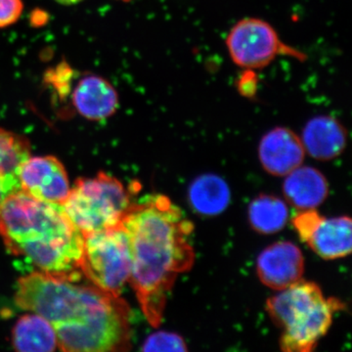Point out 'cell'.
<instances>
[{"mask_svg":"<svg viewBox=\"0 0 352 352\" xmlns=\"http://www.w3.org/2000/svg\"><path fill=\"white\" fill-rule=\"evenodd\" d=\"M31 157V144L24 136L0 127V175L14 193L22 191L21 166Z\"/></svg>","mask_w":352,"mask_h":352,"instance_id":"17","label":"cell"},{"mask_svg":"<svg viewBox=\"0 0 352 352\" xmlns=\"http://www.w3.org/2000/svg\"><path fill=\"white\" fill-rule=\"evenodd\" d=\"M142 351L182 352L188 351V347L182 336L177 333L156 332L146 339Z\"/></svg>","mask_w":352,"mask_h":352,"instance_id":"19","label":"cell"},{"mask_svg":"<svg viewBox=\"0 0 352 352\" xmlns=\"http://www.w3.org/2000/svg\"><path fill=\"white\" fill-rule=\"evenodd\" d=\"M300 139L305 153L310 157L329 161L344 151L347 133L339 120L331 116H318L308 120Z\"/></svg>","mask_w":352,"mask_h":352,"instance_id":"13","label":"cell"},{"mask_svg":"<svg viewBox=\"0 0 352 352\" xmlns=\"http://www.w3.org/2000/svg\"><path fill=\"white\" fill-rule=\"evenodd\" d=\"M12 344L17 351L50 352L58 347L56 333L41 315L25 314L14 326Z\"/></svg>","mask_w":352,"mask_h":352,"instance_id":"16","label":"cell"},{"mask_svg":"<svg viewBox=\"0 0 352 352\" xmlns=\"http://www.w3.org/2000/svg\"><path fill=\"white\" fill-rule=\"evenodd\" d=\"M119 1L129 2L131 1V0H119Z\"/></svg>","mask_w":352,"mask_h":352,"instance_id":"24","label":"cell"},{"mask_svg":"<svg viewBox=\"0 0 352 352\" xmlns=\"http://www.w3.org/2000/svg\"><path fill=\"white\" fill-rule=\"evenodd\" d=\"M248 217L256 232L271 235L286 226L289 220L288 206L276 196L263 194L250 204Z\"/></svg>","mask_w":352,"mask_h":352,"instance_id":"18","label":"cell"},{"mask_svg":"<svg viewBox=\"0 0 352 352\" xmlns=\"http://www.w3.org/2000/svg\"><path fill=\"white\" fill-rule=\"evenodd\" d=\"M21 190L36 200L62 206L69 193L63 164L53 156L30 157L19 171Z\"/></svg>","mask_w":352,"mask_h":352,"instance_id":"9","label":"cell"},{"mask_svg":"<svg viewBox=\"0 0 352 352\" xmlns=\"http://www.w3.org/2000/svg\"><path fill=\"white\" fill-rule=\"evenodd\" d=\"M285 198L296 210H315L327 199L329 184L323 173L311 166H298L286 175Z\"/></svg>","mask_w":352,"mask_h":352,"instance_id":"14","label":"cell"},{"mask_svg":"<svg viewBox=\"0 0 352 352\" xmlns=\"http://www.w3.org/2000/svg\"><path fill=\"white\" fill-rule=\"evenodd\" d=\"M120 226L129 244V283L146 319L157 327L176 278L195 261L193 224L168 197L152 195L133 201Z\"/></svg>","mask_w":352,"mask_h":352,"instance_id":"2","label":"cell"},{"mask_svg":"<svg viewBox=\"0 0 352 352\" xmlns=\"http://www.w3.org/2000/svg\"><path fill=\"white\" fill-rule=\"evenodd\" d=\"M237 90L242 96L252 98L258 94V74L252 69H245L241 74L236 83Z\"/></svg>","mask_w":352,"mask_h":352,"instance_id":"21","label":"cell"},{"mask_svg":"<svg viewBox=\"0 0 352 352\" xmlns=\"http://www.w3.org/2000/svg\"><path fill=\"white\" fill-rule=\"evenodd\" d=\"M80 271L97 288L120 296L131 277V258L122 226L82 234Z\"/></svg>","mask_w":352,"mask_h":352,"instance_id":"6","label":"cell"},{"mask_svg":"<svg viewBox=\"0 0 352 352\" xmlns=\"http://www.w3.org/2000/svg\"><path fill=\"white\" fill-rule=\"evenodd\" d=\"M0 236L7 250L50 274L80 277L83 235L63 207L25 192L0 203Z\"/></svg>","mask_w":352,"mask_h":352,"instance_id":"3","label":"cell"},{"mask_svg":"<svg viewBox=\"0 0 352 352\" xmlns=\"http://www.w3.org/2000/svg\"><path fill=\"white\" fill-rule=\"evenodd\" d=\"M58 3L62 4V6H76V4L80 3L83 0H55Z\"/></svg>","mask_w":352,"mask_h":352,"instance_id":"23","label":"cell"},{"mask_svg":"<svg viewBox=\"0 0 352 352\" xmlns=\"http://www.w3.org/2000/svg\"><path fill=\"white\" fill-rule=\"evenodd\" d=\"M227 50L234 63L245 69L268 66L279 55L305 61V53L287 45L274 28L258 18H245L236 23L226 38Z\"/></svg>","mask_w":352,"mask_h":352,"instance_id":"7","label":"cell"},{"mask_svg":"<svg viewBox=\"0 0 352 352\" xmlns=\"http://www.w3.org/2000/svg\"><path fill=\"white\" fill-rule=\"evenodd\" d=\"M78 278L32 273L20 278L15 302L50 322L63 351H126L131 346V309L120 296Z\"/></svg>","mask_w":352,"mask_h":352,"instance_id":"1","label":"cell"},{"mask_svg":"<svg viewBox=\"0 0 352 352\" xmlns=\"http://www.w3.org/2000/svg\"><path fill=\"white\" fill-rule=\"evenodd\" d=\"M300 240L324 259L346 258L351 252L352 224L349 217H325L315 210H302L293 219Z\"/></svg>","mask_w":352,"mask_h":352,"instance_id":"8","label":"cell"},{"mask_svg":"<svg viewBox=\"0 0 352 352\" xmlns=\"http://www.w3.org/2000/svg\"><path fill=\"white\" fill-rule=\"evenodd\" d=\"M305 157L302 139L288 127L271 129L259 142V162L264 170L272 175H289L302 166Z\"/></svg>","mask_w":352,"mask_h":352,"instance_id":"11","label":"cell"},{"mask_svg":"<svg viewBox=\"0 0 352 352\" xmlns=\"http://www.w3.org/2000/svg\"><path fill=\"white\" fill-rule=\"evenodd\" d=\"M24 10L22 0H0V29L18 22Z\"/></svg>","mask_w":352,"mask_h":352,"instance_id":"20","label":"cell"},{"mask_svg":"<svg viewBox=\"0 0 352 352\" xmlns=\"http://www.w3.org/2000/svg\"><path fill=\"white\" fill-rule=\"evenodd\" d=\"M11 194H14L12 189L9 187L6 180L0 175V203H1L4 199L7 198V197L10 196Z\"/></svg>","mask_w":352,"mask_h":352,"instance_id":"22","label":"cell"},{"mask_svg":"<svg viewBox=\"0 0 352 352\" xmlns=\"http://www.w3.org/2000/svg\"><path fill=\"white\" fill-rule=\"evenodd\" d=\"M265 308L271 320L283 331L282 351L309 352L328 333L333 314L344 305L338 298H326L318 285L302 279L268 298Z\"/></svg>","mask_w":352,"mask_h":352,"instance_id":"4","label":"cell"},{"mask_svg":"<svg viewBox=\"0 0 352 352\" xmlns=\"http://www.w3.org/2000/svg\"><path fill=\"white\" fill-rule=\"evenodd\" d=\"M132 203V194L120 180L100 173L76 180L62 207L82 233L87 234L120 226Z\"/></svg>","mask_w":352,"mask_h":352,"instance_id":"5","label":"cell"},{"mask_svg":"<svg viewBox=\"0 0 352 352\" xmlns=\"http://www.w3.org/2000/svg\"><path fill=\"white\" fill-rule=\"evenodd\" d=\"M72 103L78 115L90 120L112 117L119 108L117 90L105 78L85 74L78 80L72 94Z\"/></svg>","mask_w":352,"mask_h":352,"instance_id":"12","label":"cell"},{"mask_svg":"<svg viewBox=\"0 0 352 352\" xmlns=\"http://www.w3.org/2000/svg\"><path fill=\"white\" fill-rule=\"evenodd\" d=\"M256 271L266 287L282 291L302 279L305 258L298 245L280 241L259 254Z\"/></svg>","mask_w":352,"mask_h":352,"instance_id":"10","label":"cell"},{"mask_svg":"<svg viewBox=\"0 0 352 352\" xmlns=\"http://www.w3.org/2000/svg\"><path fill=\"white\" fill-rule=\"evenodd\" d=\"M188 200L197 214L215 217L228 207L230 189L223 178L214 173H206L198 176L190 184Z\"/></svg>","mask_w":352,"mask_h":352,"instance_id":"15","label":"cell"}]
</instances>
